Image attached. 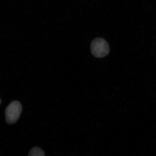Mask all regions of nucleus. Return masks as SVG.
<instances>
[{
    "mask_svg": "<svg viewBox=\"0 0 156 156\" xmlns=\"http://www.w3.org/2000/svg\"><path fill=\"white\" fill-rule=\"evenodd\" d=\"M1 100H0V104H1Z\"/></svg>",
    "mask_w": 156,
    "mask_h": 156,
    "instance_id": "4",
    "label": "nucleus"
},
{
    "mask_svg": "<svg viewBox=\"0 0 156 156\" xmlns=\"http://www.w3.org/2000/svg\"><path fill=\"white\" fill-rule=\"evenodd\" d=\"M22 109V106L18 101H13L10 103L5 112V120L7 123H15L20 116Z\"/></svg>",
    "mask_w": 156,
    "mask_h": 156,
    "instance_id": "2",
    "label": "nucleus"
},
{
    "mask_svg": "<svg viewBox=\"0 0 156 156\" xmlns=\"http://www.w3.org/2000/svg\"><path fill=\"white\" fill-rule=\"evenodd\" d=\"M28 156H44V153L40 148L34 147L29 152Z\"/></svg>",
    "mask_w": 156,
    "mask_h": 156,
    "instance_id": "3",
    "label": "nucleus"
},
{
    "mask_svg": "<svg viewBox=\"0 0 156 156\" xmlns=\"http://www.w3.org/2000/svg\"><path fill=\"white\" fill-rule=\"evenodd\" d=\"M90 51L93 55L96 58L105 57L110 52L109 45L106 40L101 38H96L91 42Z\"/></svg>",
    "mask_w": 156,
    "mask_h": 156,
    "instance_id": "1",
    "label": "nucleus"
}]
</instances>
